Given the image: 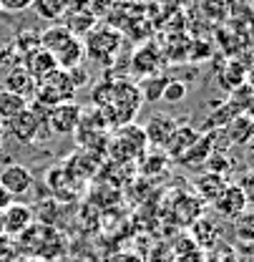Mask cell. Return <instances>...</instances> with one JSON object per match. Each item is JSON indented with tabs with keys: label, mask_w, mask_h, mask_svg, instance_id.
Masks as SVG:
<instances>
[{
	"label": "cell",
	"mask_w": 254,
	"mask_h": 262,
	"mask_svg": "<svg viewBox=\"0 0 254 262\" xmlns=\"http://www.w3.org/2000/svg\"><path fill=\"white\" fill-rule=\"evenodd\" d=\"M26 108H28V98L0 89V121H3V124H5L8 119H13L15 114L26 111Z\"/></svg>",
	"instance_id": "obj_23"
},
{
	"label": "cell",
	"mask_w": 254,
	"mask_h": 262,
	"mask_svg": "<svg viewBox=\"0 0 254 262\" xmlns=\"http://www.w3.org/2000/svg\"><path fill=\"white\" fill-rule=\"evenodd\" d=\"M33 96H35V103H38V106L51 108V106H56V103L73 101L76 89H73V83H71L68 73L61 71V68H56V71H53V73H48L45 78L35 81V91H33Z\"/></svg>",
	"instance_id": "obj_3"
},
{
	"label": "cell",
	"mask_w": 254,
	"mask_h": 262,
	"mask_svg": "<svg viewBox=\"0 0 254 262\" xmlns=\"http://www.w3.org/2000/svg\"><path fill=\"white\" fill-rule=\"evenodd\" d=\"M247 207H249V194L239 184H226V189L214 202L217 214L224 217V220H239V217H244L247 214Z\"/></svg>",
	"instance_id": "obj_8"
},
{
	"label": "cell",
	"mask_w": 254,
	"mask_h": 262,
	"mask_svg": "<svg viewBox=\"0 0 254 262\" xmlns=\"http://www.w3.org/2000/svg\"><path fill=\"white\" fill-rule=\"evenodd\" d=\"M76 35H71V33L65 31V26H61V23H53L48 31H43L40 35H38V46L43 48V51H48L51 56H56L58 51H63L65 46L73 40Z\"/></svg>",
	"instance_id": "obj_15"
},
{
	"label": "cell",
	"mask_w": 254,
	"mask_h": 262,
	"mask_svg": "<svg viewBox=\"0 0 254 262\" xmlns=\"http://www.w3.org/2000/svg\"><path fill=\"white\" fill-rule=\"evenodd\" d=\"M3 91H10V94H18V96L28 98L35 91V81L33 76L23 68V66H15L8 76H5V89Z\"/></svg>",
	"instance_id": "obj_17"
},
{
	"label": "cell",
	"mask_w": 254,
	"mask_h": 262,
	"mask_svg": "<svg viewBox=\"0 0 254 262\" xmlns=\"http://www.w3.org/2000/svg\"><path fill=\"white\" fill-rule=\"evenodd\" d=\"M166 76H146V81L138 86V91H141V98L144 101H161V94H164V86H166Z\"/></svg>",
	"instance_id": "obj_26"
},
{
	"label": "cell",
	"mask_w": 254,
	"mask_h": 262,
	"mask_svg": "<svg viewBox=\"0 0 254 262\" xmlns=\"http://www.w3.org/2000/svg\"><path fill=\"white\" fill-rule=\"evenodd\" d=\"M111 262H144L138 255H133V252H119V255H113Z\"/></svg>",
	"instance_id": "obj_32"
},
{
	"label": "cell",
	"mask_w": 254,
	"mask_h": 262,
	"mask_svg": "<svg viewBox=\"0 0 254 262\" xmlns=\"http://www.w3.org/2000/svg\"><path fill=\"white\" fill-rule=\"evenodd\" d=\"M83 58H86V51H83V40H81V38H73L63 51H58V53L53 56V61H56V66H58L61 71H71V68L81 66Z\"/></svg>",
	"instance_id": "obj_19"
},
{
	"label": "cell",
	"mask_w": 254,
	"mask_h": 262,
	"mask_svg": "<svg viewBox=\"0 0 254 262\" xmlns=\"http://www.w3.org/2000/svg\"><path fill=\"white\" fill-rule=\"evenodd\" d=\"M31 5H33V0H0V10H10V13L28 10Z\"/></svg>",
	"instance_id": "obj_30"
},
{
	"label": "cell",
	"mask_w": 254,
	"mask_h": 262,
	"mask_svg": "<svg viewBox=\"0 0 254 262\" xmlns=\"http://www.w3.org/2000/svg\"><path fill=\"white\" fill-rule=\"evenodd\" d=\"M94 101L98 106V114L103 116L106 124H113V126H124V124H133L144 98L136 83L131 81H106L101 86H96L94 91Z\"/></svg>",
	"instance_id": "obj_1"
},
{
	"label": "cell",
	"mask_w": 254,
	"mask_h": 262,
	"mask_svg": "<svg viewBox=\"0 0 254 262\" xmlns=\"http://www.w3.org/2000/svg\"><path fill=\"white\" fill-rule=\"evenodd\" d=\"M63 18L65 20L61 26H65V31L71 33V35H76V38H86L98 26V18L88 8H68V13H65Z\"/></svg>",
	"instance_id": "obj_13"
},
{
	"label": "cell",
	"mask_w": 254,
	"mask_h": 262,
	"mask_svg": "<svg viewBox=\"0 0 254 262\" xmlns=\"http://www.w3.org/2000/svg\"><path fill=\"white\" fill-rule=\"evenodd\" d=\"M219 83H222L226 91L239 89L242 83H247V68L239 63V61H229V63L219 71Z\"/></svg>",
	"instance_id": "obj_22"
},
{
	"label": "cell",
	"mask_w": 254,
	"mask_h": 262,
	"mask_svg": "<svg viewBox=\"0 0 254 262\" xmlns=\"http://www.w3.org/2000/svg\"><path fill=\"white\" fill-rule=\"evenodd\" d=\"M116 3H119V0H88V10L94 13L96 18H101V15H108V13H113Z\"/></svg>",
	"instance_id": "obj_29"
},
{
	"label": "cell",
	"mask_w": 254,
	"mask_h": 262,
	"mask_svg": "<svg viewBox=\"0 0 254 262\" xmlns=\"http://www.w3.org/2000/svg\"><path fill=\"white\" fill-rule=\"evenodd\" d=\"M13 262H38V260H33V257H23V255H18Z\"/></svg>",
	"instance_id": "obj_34"
},
{
	"label": "cell",
	"mask_w": 254,
	"mask_h": 262,
	"mask_svg": "<svg viewBox=\"0 0 254 262\" xmlns=\"http://www.w3.org/2000/svg\"><path fill=\"white\" fill-rule=\"evenodd\" d=\"M43 124H45V108L38 106V103H33L26 111H20L13 119H8L3 126H5V131L13 139H18L20 144H31V141L38 139V131H40Z\"/></svg>",
	"instance_id": "obj_6"
},
{
	"label": "cell",
	"mask_w": 254,
	"mask_h": 262,
	"mask_svg": "<svg viewBox=\"0 0 254 262\" xmlns=\"http://www.w3.org/2000/svg\"><path fill=\"white\" fill-rule=\"evenodd\" d=\"M81 116H83V108L76 101H65V103H56L45 108V124L58 136H71L73 131H78Z\"/></svg>",
	"instance_id": "obj_7"
},
{
	"label": "cell",
	"mask_w": 254,
	"mask_h": 262,
	"mask_svg": "<svg viewBox=\"0 0 254 262\" xmlns=\"http://www.w3.org/2000/svg\"><path fill=\"white\" fill-rule=\"evenodd\" d=\"M68 5H71V0H33L31 8L43 20H61L68 13Z\"/></svg>",
	"instance_id": "obj_21"
},
{
	"label": "cell",
	"mask_w": 254,
	"mask_h": 262,
	"mask_svg": "<svg viewBox=\"0 0 254 262\" xmlns=\"http://www.w3.org/2000/svg\"><path fill=\"white\" fill-rule=\"evenodd\" d=\"M217 262H237L234 250H232V247H222V250L217 252Z\"/></svg>",
	"instance_id": "obj_31"
},
{
	"label": "cell",
	"mask_w": 254,
	"mask_h": 262,
	"mask_svg": "<svg viewBox=\"0 0 254 262\" xmlns=\"http://www.w3.org/2000/svg\"><path fill=\"white\" fill-rule=\"evenodd\" d=\"M136 162H141V174H146V177H151V174H159L164 171V166H166V151H144Z\"/></svg>",
	"instance_id": "obj_25"
},
{
	"label": "cell",
	"mask_w": 254,
	"mask_h": 262,
	"mask_svg": "<svg viewBox=\"0 0 254 262\" xmlns=\"http://www.w3.org/2000/svg\"><path fill=\"white\" fill-rule=\"evenodd\" d=\"M0 187L13 196H26L33 189V171L23 164H8L0 171Z\"/></svg>",
	"instance_id": "obj_10"
},
{
	"label": "cell",
	"mask_w": 254,
	"mask_h": 262,
	"mask_svg": "<svg viewBox=\"0 0 254 262\" xmlns=\"http://www.w3.org/2000/svg\"><path fill=\"white\" fill-rule=\"evenodd\" d=\"M10 202H13V196H10L8 192H5V189H3V187H0V212H3V209H5Z\"/></svg>",
	"instance_id": "obj_33"
},
{
	"label": "cell",
	"mask_w": 254,
	"mask_h": 262,
	"mask_svg": "<svg viewBox=\"0 0 254 262\" xmlns=\"http://www.w3.org/2000/svg\"><path fill=\"white\" fill-rule=\"evenodd\" d=\"M133 73H138V76H154V71L159 68V53L154 51V46H144L136 56H133Z\"/></svg>",
	"instance_id": "obj_20"
},
{
	"label": "cell",
	"mask_w": 254,
	"mask_h": 262,
	"mask_svg": "<svg viewBox=\"0 0 254 262\" xmlns=\"http://www.w3.org/2000/svg\"><path fill=\"white\" fill-rule=\"evenodd\" d=\"M63 237L53 229V225H43V222H33L23 234H18L15 239V250L23 257L33 260H56L58 255H63Z\"/></svg>",
	"instance_id": "obj_2"
},
{
	"label": "cell",
	"mask_w": 254,
	"mask_h": 262,
	"mask_svg": "<svg viewBox=\"0 0 254 262\" xmlns=\"http://www.w3.org/2000/svg\"><path fill=\"white\" fill-rule=\"evenodd\" d=\"M146 136L144 129L136 124H124L116 129V136L111 139V154L119 162H136L146 151Z\"/></svg>",
	"instance_id": "obj_5"
},
{
	"label": "cell",
	"mask_w": 254,
	"mask_h": 262,
	"mask_svg": "<svg viewBox=\"0 0 254 262\" xmlns=\"http://www.w3.org/2000/svg\"><path fill=\"white\" fill-rule=\"evenodd\" d=\"M196 141H199V131H194L191 126H176V131L171 134V139L166 144V157L181 159Z\"/></svg>",
	"instance_id": "obj_14"
},
{
	"label": "cell",
	"mask_w": 254,
	"mask_h": 262,
	"mask_svg": "<svg viewBox=\"0 0 254 262\" xmlns=\"http://www.w3.org/2000/svg\"><path fill=\"white\" fill-rule=\"evenodd\" d=\"M141 129H144V136H146V144H151L154 149H166L171 134L176 131V119H171L166 114H154L149 119V124L141 126Z\"/></svg>",
	"instance_id": "obj_11"
},
{
	"label": "cell",
	"mask_w": 254,
	"mask_h": 262,
	"mask_svg": "<svg viewBox=\"0 0 254 262\" xmlns=\"http://www.w3.org/2000/svg\"><path fill=\"white\" fill-rule=\"evenodd\" d=\"M226 124H229L226 134L232 136L234 144H247L252 139V119H249V114H239V116H234Z\"/></svg>",
	"instance_id": "obj_24"
},
{
	"label": "cell",
	"mask_w": 254,
	"mask_h": 262,
	"mask_svg": "<svg viewBox=\"0 0 254 262\" xmlns=\"http://www.w3.org/2000/svg\"><path fill=\"white\" fill-rule=\"evenodd\" d=\"M23 68H26V71L33 76V81H40V78H45L48 73H53L58 66H56L53 56H51L48 51L38 48V51H33L31 56H26V63H23Z\"/></svg>",
	"instance_id": "obj_16"
},
{
	"label": "cell",
	"mask_w": 254,
	"mask_h": 262,
	"mask_svg": "<svg viewBox=\"0 0 254 262\" xmlns=\"http://www.w3.org/2000/svg\"><path fill=\"white\" fill-rule=\"evenodd\" d=\"M121 40H124V35L116 31V28H111V26H101L98 28L96 26L94 31L86 35V40H83V51L94 61L108 66V63H113V58H116V53L121 48Z\"/></svg>",
	"instance_id": "obj_4"
},
{
	"label": "cell",
	"mask_w": 254,
	"mask_h": 262,
	"mask_svg": "<svg viewBox=\"0 0 254 262\" xmlns=\"http://www.w3.org/2000/svg\"><path fill=\"white\" fill-rule=\"evenodd\" d=\"M222 234H224V227L219 222H212V220H206V217H199L196 222H194V227H191V242L204 252V250H212V247H217L219 242H222Z\"/></svg>",
	"instance_id": "obj_12"
},
{
	"label": "cell",
	"mask_w": 254,
	"mask_h": 262,
	"mask_svg": "<svg viewBox=\"0 0 254 262\" xmlns=\"http://www.w3.org/2000/svg\"><path fill=\"white\" fill-rule=\"evenodd\" d=\"M0 13H3V10H0Z\"/></svg>",
	"instance_id": "obj_36"
},
{
	"label": "cell",
	"mask_w": 254,
	"mask_h": 262,
	"mask_svg": "<svg viewBox=\"0 0 254 262\" xmlns=\"http://www.w3.org/2000/svg\"><path fill=\"white\" fill-rule=\"evenodd\" d=\"M15 257H18L15 239L8 237V234H0V262H13Z\"/></svg>",
	"instance_id": "obj_28"
},
{
	"label": "cell",
	"mask_w": 254,
	"mask_h": 262,
	"mask_svg": "<svg viewBox=\"0 0 254 262\" xmlns=\"http://www.w3.org/2000/svg\"><path fill=\"white\" fill-rule=\"evenodd\" d=\"M224 189H226V182H224L222 174L206 171V174H201V177L196 179V196L204 199V202H209V204H214L217 196L222 194Z\"/></svg>",
	"instance_id": "obj_18"
},
{
	"label": "cell",
	"mask_w": 254,
	"mask_h": 262,
	"mask_svg": "<svg viewBox=\"0 0 254 262\" xmlns=\"http://www.w3.org/2000/svg\"><path fill=\"white\" fill-rule=\"evenodd\" d=\"M187 94H189V86H187L184 81H179V78H169L166 86H164L161 101H166V103H181V101L187 98Z\"/></svg>",
	"instance_id": "obj_27"
},
{
	"label": "cell",
	"mask_w": 254,
	"mask_h": 262,
	"mask_svg": "<svg viewBox=\"0 0 254 262\" xmlns=\"http://www.w3.org/2000/svg\"><path fill=\"white\" fill-rule=\"evenodd\" d=\"M3 136H5V126H3V121H0V144H3Z\"/></svg>",
	"instance_id": "obj_35"
},
{
	"label": "cell",
	"mask_w": 254,
	"mask_h": 262,
	"mask_svg": "<svg viewBox=\"0 0 254 262\" xmlns=\"http://www.w3.org/2000/svg\"><path fill=\"white\" fill-rule=\"evenodd\" d=\"M0 222H3V234L8 237H18L35 222L33 217V207L23 204V202H10L3 212H0Z\"/></svg>",
	"instance_id": "obj_9"
}]
</instances>
